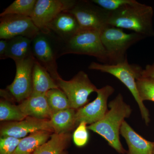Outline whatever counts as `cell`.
<instances>
[{
	"instance_id": "20",
	"label": "cell",
	"mask_w": 154,
	"mask_h": 154,
	"mask_svg": "<svg viewBox=\"0 0 154 154\" xmlns=\"http://www.w3.org/2000/svg\"><path fill=\"white\" fill-rule=\"evenodd\" d=\"M70 133H53L49 140L42 145L33 154H62L66 151L71 140Z\"/></svg>"
},
{
	"instance_id": "21",
	"label": "cell",
	"mask_w": 154,
	"mask_h": 154,
	"mask_svg": "<svg viewBox=\"0 0 154 154\" xmlns=\"http://www.w3.org/2000/svg\"><path fill=\"white\" fill-rule=\"evenodd\" d=\"M53 133L38 131L21 139L14 154H33L42 145L48 140Z\"/></svg>"
},
{
	"instance_id": "4",
	"label": "cell",
	"mask_w": 154,
	"mask_h": 154,
	"mask_svg": "<svg viewBox=\"0 0 154 154\" xmlns=\"http://www.w3.org/2000/svg\"><path fill=\"white\" fill-rule=\"evenodd\" d=\"M63 41L51 31H40L32 41V55L54 79L60 77L57 60L60 57Z\"/></svg>"
},
{
	"instance_id": "18",
	"label": "cell",
	"mask_w": 154,
	"mask_h": 154,
	"mask_svg": "<svg viewBox=\"0 0 154 154\" xmlns=\"http://www.w3.org/2000/svg\"><path fill=\"white\" fill-rule=\"evenodd\" d=\"M76 112V110L70 108L52 114L49 120L54 133H70L77 128L75 119Z\"/></svg>"
},
{
	"instance_id": "26",
	"label": "cell",
	"mask_w": 154,
	"mask_h": 154,
	"mask_svg": "<svg viewBox=\"0 0 154 154\" xmlns=\"http://www.w3.org/2000/svg\"><path fill=\"white\" fill-rule=\"evenodd\" d=\"M135 0H92V2L109 12L118 10L128 4L134 3Z\"/></svg>"
},
{
	"instance_id": "3",
	"label": "cell",
	"mask_w": 154,
	"mask_h": 154,
	"mask_svg": "<svg viewBox=\"0 0 154 154\" xmlns=\"http://www.w3.org/2000/svg\"><path fill=\"white\" fill-rule=\"evenodd\" d=\"M88 69L110 74L123 83L130 91L137 103L143 119L146 124L149 123L150 119L148 110L141 99L137 87V80L141 76L143 70L140 66L128 63L126 58L123 62L116 64L93 62L88 66Z\"/></svg>"
},
{
	"instance_id": "30",
	"label": "cell",
	"mask_w": 154,
	"mask_h": 154,
	"mask_svg": "<svg viewBox=\"0 0 154 154\" xmlns=\"http://www.w3.org/2000/svg\"><path fill=\"white\" fill-rule=\"evenodd\" d=\"M142 76L151 77L154 79V63L152 65H147L145 69H143Z\"/></svg>"
},
{
	"instance_id": "17",
	"label": "cell",
	"mask_w": 154,
	"mask_h": 154,
	"mask_svg": "<svg viewBox=\"0 0 154 154\" xmlns=\"http://www.w3.org/2000/svg\"><path fill=\"white\" fill-rule=\"evenodd\" d=\"M33 90L31 95L45 94L59 88L55 80L44 67L35 59L32 70Z\"/></svg>"
},
{
	"instance_id": "27",
	"label": "cell",
	"mask_w": 154,
	"mask_h": 154,
	"mask_svg": "<svg viewBox=\"0 0 154 154\" xmlns=\"http://www.w3.org/2000/svg\"><path fill=\"white\" fill-rule=\"evenodd\" d=\"M87 125L85 122H81L74 132L73 140L77 146H84L88 143L89 135Z\"/></svg>"
},
{
	"instance_id": "13",
	"label": "cell",
	"mask_w": 154,
	"mask_h": 154,
	"mask_svg": "<svg viewBox=\"0 0 154 154\" xmlns=\"http://www.w3.org/2000/svg\"><path fill=\"white\" fill-rule=\"evenodd\" d=\"M38 131H47L53 133L49 119H41L27 116L19 121L3 122L0 128V135L22 139L28 134Z\"/></svg>"
},
{
	"instance_id": "15",
	"label": "cell",
	"mask_w": 154,
	"mask_h": 154,
	"mask_svg": "<svg viewBox=\"0 0 154 154\" xmlns=\"http://www.w3.org/2000/svg\"><path fill=\"white\" fill-rule=\"evenodd\" d=\"M19 106L27 116L41 119H49L52 112L48 105L45 94L31 95Z\"/></svg>"
},
{
	"instance_id": "1",
	"label": "cell",
	"mask_w": 154,
	"mask_h": 154,
	"mask_svg": "<svg viewBox=\"0 0 154 154\" xmlns=\"http://www.w3.org/2000/svg\"><path fill=\"white\" fill-rule=\"evenodd\" d=\"M110 109L101 120L88 126V130L98 134L105 139L108 144L120 154L126 151L119 139L120 128L125 119L128 118L132 112L129 105L124 102L123 96L119 94L108 104Z\"/></svg>"
},
{
	"instance_id": "7",
	"label": "cell",
	"mask_w": 154,
	"mask_h": 154,
	"mask_svg": "<svg viewBox=\"0 0 154 154\" xmlns=\"http://www.w3.org/2000/svg\"><path fill=\"white\" fill-rule=\"evenodd\" d=\"M55 81L59 88L67 97L71 108L76 110L88 104L90 94L98 90L88 75L83 71H80L69 81L64 80L60 76Z\"/></svg>"
},
{
	"instance_id": "11",
	"label": "cell",
	"mask_w": 154,
	"mask_h": 154,
	"mask_svg": "<svg viewBox=\"0 0 154 154\" xmlns=\"http://www.w3.org/2000/svg\"><path fill=\"white\" fill-rule=\"evenodd\" d=\"M114 92V88L110 85L98 89L96 99L76 110L75 116L76 127L82 122L91 125L102 119L108 110V98Z\"/></svg>"
},
{
	"instance_id": "23",
	"label": "cell",
	"mask_w": 154,
	"mask_h": 154,
	"mask_svg": "<svg viewBox=\"0 0 154 154\" xmlns=\"http://www.w3.org/2000/svg\"><path fill=\"white\" fill-rule=\"evenodd\" d=\"M45 96L52 114L71 108L66 95L59 88L50 90L45 93Z\"/></svg>"
},
{
	"instance_id": "24",
	"label": "cell",
	"mask_w": 154,
	"mask_h": 154,
	"mask_svg": "<svg viewBox=\"0 0 154 154\" xmlns=\"http://www.w3.org/2000/svg\"><path fill=\"white\" fill-rule=\"evenodd\" d=\"M27 117L22 112L19 105H14L7 99H1L0 102L1 121H19Z\"/></svg>"
},
{
	"instance_id": "2",
	"label": "cell",
	"mask_w": 154,
	"mask_h": 154,
	"mask_svg": "<svg viewBox=\"0 0 154 154\" xmlns=\"http://www.w3.org/2000/svg\"><path fill=\"white\" fill-rule=\"evenodd\" d=\"M153 10L150 6L137 1L110 12L108 25L120 29L132 30L144 37L154 36L152 17Z\"/></svg>"
},
{
	"instance_id": "8",
	"label": "cell",
	"mask_w": 154,
	"mask_h": 154,
	"mask_svg": "<svg viewBox=\"0 0 154 154\" xmlns=\"http://www.w3.org/2000/svg\"><path fill=\"white\" fill-rule=\"evenodd\" d=\"M69 11L76 18L81 29L101 31L108 25L110 12L92 1H76Z\"/></svg>"
},
{
	"instance_id": "9",
	"label": "cell",
	"mask_w": 154,
	"mask_h": 154,
	"mask_svg": "<svg viewBox=\"0 0 154 154\" xmlns=\"http://www.w3.org/2000/svg\"><path fill=\"white\" fill-rule=\"evenodd\" d=\"M35 59L33 56L22 60L14 61L16 74L13 82L7 88L12 99L21 103L32 94V70Z\"/></svg>"
},
{
	"instance_id": "6",
	"label": "cell",
	"mask_w": 154,
	"mask_h": 154,
	"mask_svg": "<svg viewBox=\"0 0 154 154\" xmlns=\"http://www.w3.org/2000/svg\"><path fill=\"white\" fill-rule=\"evenodd\" d=\"M145 37L135 33H127L122 29L108 25L101 31V39L107 53L108 63L123 62L128 49Z\"/></svg>"
},
{
	"instance_id": "16",
	"label": "cell",
	"mask_w": 154,
	"mask_h": 154,
	"mask_svg": "<svg viewBox=\"0 0 154 154\" xmlns=\"http://www.w3.org/2000/svg\"><path fill=\"white\" fill-rule=\"evenodd\" d=\"M120 134L128 146V154H153L154 143L141 136L125 120L122 125Z\"/></svg>"
},
{
	"instance_id": "31",
	"label": "cell",
	"mask_w": 154,
	"mask_h": 154,
	"mask_svg": "<svg viewBox=\"0 0 154 154\" xmlns=\"http://www.w3.org/2000/svg\"><path fill=\"white\" fill-rule=\"evenodd\" d=\"M62 154H68V153L67 151H66L65 152H63V153H62Z\"/></svg>"
},
{
	"instance_id": "10",
	"label": "cell",
	"mask_w": 154,
	"mask_h": 154,
	"mask_svg": "<svg viewBox=\"0 0 154 154\" xmlns=\"http://www.w3.org/2000/svg\"><path fill=\"white\" fill-rule=\"evenodd\" d=\"M74 0H37L30 18L40 31H49L48 27L58 15L70 11L74 5Z\"/></svg>"
},
{
	"instance_id": "32",
	"label": "cell",
	"mask_w": 154,
	"mask_h": 154,
	"mask_svg": "<svg viewBox=\"0 0 154 154\" xmlns=\"http://www.w3.org/2000/svg\"><path fill=\"white\" fill-rule=\"evenodd\" d=\"M153 154H154V149H153Z\"/></svg>"
},
{
	"instance_id": "28",
	"label": "cell",
	"mask_w": 154,
	"mask_h": 154,
	"mask_svg": "<svg viewBox=\"0 0 154 154\" xmlns=\"http://www.w3.org/2000/svg\"><path fill=\"white\" fill-rule=\"evenodd\" d=\"M21 140L11 136L1 137L0 154H14Z\"/></svg>"
},
{
	"instance_id": "22",
	"label": "cell",
	"mask_w": 154,
	"mask_h": 154,
	"mask_svg": "<svg viewBox=\"0 0 154 154\" xmlns=\"http://www.w3.org/2000/svg\"><path fill=\"white\" fill-rule=\"evenodd\" d=\"M37 0H16L0 14L2 17L8 15H17L31 17Z\"/></svg>"
},
{
	"instance_id": "25",
	"label": "cell",
	"mask_w": 154,
	"mask_h": 154,
	"mask_svg": "<svg viewBox=\"0 0 154 154\" xmlns=\"http://www.w3.org/2000/svg\"><path fill=\"white\" fill-rule=\"evenodd\" d=\"M137 87L142 101L154 102V79L149 77L141 76L136 81Z\"/></svg>"
},
{
	"instance_id": "5",
	"label": "cell",
	"mask_w": 154,
	"mask_h": 154,
	"mask_svg": "<svg viewBox=\"0 0 154 154\" xmlns=\"http://www.w3.org/2000/svg\"><path fill=\"white\" fill-rule=\"evenodd\" d=\"M101 31L81 29L68 40L63 41L61 57L66 54L88 55L103 63H108L107 53L101 41Z\"/></svg>"
},
{
	"instance_id": "29",
	"label": "cell",
	"mask_w": 154,
	"mask_h": 154,
	"mask_svg": "<svg viewBox=\"0 0 154 154\" xmlns=\"http://www.w3.org/2000/svg\"><path fill=\"white\" fill-rule=\"evenodd\" d=\"M8 41L7 39H1L0 40V59H6L8 49Z\"/></svg>"
},
{
	"instance_id": "19",
	"label": "cell",
	"mask_w": 154,
	"mask_h": 154,
	"mask_svg": "<svg viewBox=\"0 0 154 154\" xmlns=\"http://www.w3.org/2000/svg\"><path fill=\"white\" fill-rule=\"evenodd\" d=\"M8 45L6 59L19 60L33 56L32 39L19 36L8 39Z\"/></svg>"
},
{
	"instance_id": "12",
	"label": "cell",
	"mask_w": 154,
	"mask_h": 154,
	"mask_svg": "<svg viewBox=\"0 0 154 154\" xmlns=\"http://www.w3.org/2000/svg\"><path fill=\"white\" fill-rule=\"evenodd\" d=\"M40 32L30 17L8 15L1 17L0 39H8L19 36L33 39Z\"/></svg>"
},
{
	"instance_id": "14",
	"label": "cell",
	"mask_w": 154,
	"mask_h": 154,
	"mask_svg": "<svg viewBox=\"0 0 154 154\" xmlns=\"http://www.w3.org/2000/svg\"><path fill=\"white\" fill-rule=\"evenodd\" d=\"M50 30L63 42L66 41L80 30L79 24L75 17L69 11H63L49 24Z\"/></svg>"
}]
</instances>
